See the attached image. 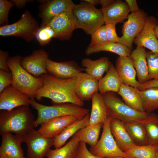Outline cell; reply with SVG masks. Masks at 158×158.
Here are the masks:
<instances>
[{
	"mask_svg": "<svg viewBox=\"0 0 158 158\" xmlns=\"http://www.w3.org/2000/svg\"><path fill=\"white\" fill-rule=\"evenodd\" d=\"M39 16L41 26L47 25L55 16L64 11H71L75 4L71 0L41 1Z\"/></svg>",
	"mask_w": 158,
	"mask_h": 158,
	"instance_id": "14",
	"label": "cell"
},
{
	"mask_svg": "<svg viewBox=\"0 0 158 158\" xmlns=\"http://www.w3.org/2000/svg\"><path fill=\"white\" fill-rule=\"evenodd\" d=\"M25 158H27L25 157Z\"/></svg>",
	"mask_w": 158,
	"mask_h": 158,
	"instance_id": "54",
	"label": "cell"
},
{
	"mask_svg": "<svg viewBox=\"0 0 158 158\" xmlns=\"http://www.w3.org/2000/svg\"><path fill=\"white\" fill-rule=\"evenodd\" d=\"M157 16H158V13H157Z\"/></svg>",
	"mask_w": 158,
	"mask_h": 158,
	"instance_id": "53",
	"label": "cell"
},
{
	"mask_svg": "<svg viewBox=\"0 0 158 158\" xmlns=\"http://www.w3.org/2000/svg\"><path fill=\"white\" fill-rule=\"evenodd\" d=\"M77 120L71 116L54 118L42 123L38 130L44 136L53 139L61 133L68 126Z\"/></svg>",
	"mask_w": 158,
	"mask_h": 158,
	"instance_id": "20",
	"label": "cell"
},
{
	"mask_svg": "<svg viewBox=\"0 0 158 158\" xmlns=\"http://www.w3.org/2000/svg\"><path fill=\"white\" fill-rule=\"evenodd\" d=\"M56 34L55 38L61 40L71 37L76 28L72 11L62 12L54 17L47 24Z\"/></svg>",
	"mask_w": 158,
	"mask_h": 158,
	"instance_id": "12",
	"label": "cell"
},
{
	"mask_svg": "<svg viewBox=\"0 0 158 158\" xmlns=\"http://www.w3.org/2000/svg\"><path fill=\"white\" fill-rule=\"evenodd\" d=\"M55 33L50 26L48 25L41 26L35 35V38L41 46L48 44L52 38L56 37Z\"/></svg>",
	"mask_w": 158,
	"mask_h": 158,
	"instance_id": "36",
	"label": "cell"
},
{
	"mask_svg": "<svg viewBox=\"0 0 158 158\" xmlns=\"http://www.w3.org/2000/svg\"><path fill=\"white\" fill-rule=\"evenodd\" d=\"M148 16L143 11L131 13L122 26V35L119 37L117 42L132 49V44L142 30Z\"/></svg>",
	"mask_w": 158,
	"mask_h": 158,
	"instance_id": "9",
	"label": "cell"
},
{
	"mask_svg": "<svg viewBox=\"0 0 158 158\" xmlns=\"http://www.w3.org/2000/svg\"></svg>",
	"mask_w": 158,
	"mask_h": 158,
	"instance_id": "55",
	"label": "cell"
},
{
	"mask_svg": "<svg viewBox=\"0 0 158 158\" xmlns=\"http://www.w3.org/2000/svg\"><path fill=\"white\" fill-rule=\"evenodd\" d=\"M111 63L109 58L103 57L96 60L84 58L81 64L84 71L88 75L98 80L103 77L104 73L109 70Z\"/></svg>",
	"mask_w": 158,
	"mask_h": 158,
	"instance_id": "24",
	"label": "cell"
},
{
	"mask_svg": "<svg viewBox=\"0 0 158 158\" xmlns=\"http://www.w3.org/2000/svg\"><path fill=\"white\" fill-rule=\"evenodd\" d=\"M101 51L111 52L119 56H130L131 50L126 46L118 42H107L99 45L91 46L89 45L85 50V54L89 55Z\"/></svg>",
	"mask_w": 158,
	"mask_h": 158,
	"instance_id": "30",
	"label": "cell"
},
{
	"mask_svg": "<svg viewBox=\"0 0 158 158\" xmlns=\"http://www.w3.org/2000/svg\"><path fill=\"white\" fill-rule=\"evenodd\" d=\"M80 141L75 134L65 145L54 150L49 149L45 157L47 158H74L78 152Z\"/></svg>",
	"mask_w": 158,
	"mask_h": 158,
	"instance_id": "28",
	"label": "cell"
},
{
	"mask_svg": "<svg viewBox=\"0 0 158 158\" xmlns=\"http://www.w3.org/2000/svg\"><path fill=\"white\" fill-rule=\"evenodd\" d=\"M105 24H116L127 19L130 12L125 1L117 0L109 6L102 8Z\"/></svg>",
	"mask_w": 158,
	"mask_h": 158,
	"instance_id": "21",
	"label": "cell"
},
{
	"mask_svg": "<svg viewBox=\"0 0 158 158\" xmlns=\"http://www.w3.org/2000/svg\"><path fill=\"white\" fill-rule=\"evenodd\" d=\"M115 68L123 83L138 89L140 83L136 79L137 73L130 56H119Z\"/></svg>",
	"mask_w": 158,
	"mask_h": 158,
	"instance_id": "19",
	"label": "cell"
},
{
	"mask_svg": "<svg viewBox=\"0 0 158 158\" xmlns=\"http://www.w3.org/2000/svg\"><path fill=\"white\" fill-rule=\"evenodd\" d=\"M109 116L124 123L140 122L143 123L149 114L142 112L129 107L117 95L116 93L109 92L102 95Z\"/></svg>",
	"mask_w": 158,
	"mask_h": 158,
	"instance_id": "6",
	"label": "cell"
},
{
	"mask_svg": "<svg viewBox=\"0 0 158 158\" xmlns=\"http://www.w3.org/2000/svg\"><path fill=\"white\" fill-rule=\"evenodd\" d=\"M39 28L37 20L28 11L26 10L17 21L1 26L0 35L4 37H19L29 42L35 38Z\"/></svg>",
	"mask_w": 158,
	"mask_h": 158,
	"instance_id": "7",
	"label": "cell"
},
{
	"mask_svg": "<svg viewBox=\"0 0 158 158\" xmlns=\"http://www.w3.org/2000/svg\"><path fill=\"white\" fill-rule=\"evenodd\" d=\"M118 93L127 105L139 111L145 112L136 88L122 83Z\"/></svg>",
	"mask_w": 158,
	"mask_h": 158,
	"instance_id": "29",
	"label": "cell"
},
{
	"mask_svg": "<svg viewBox=\"0 0 158 158\" xmlns=\"http://www.w3.org/2000/svg\"><path fill=\"white\" fill-rule=\"evenodd\" d=\"M30 105L37 111V117L35 121L36 126L50 119L60 116H71L78 120L83 118L89 113L88 109L71 103L54 104L47 106L30 99Z\"/></svg>",
	"mask_w": 158,
	"mask_h": 158,
	"instance_id": "4",
	"label": "cell"
},
{
	"mask_svg": "<svg viewBox=\"0 0 158 158\" xmlns=\"http://www.w3.org/2000/svg\"><path fill=\"white\" fill-rule=\"evenodd\" d=\"M28 96L9 86L0 93V109L10 111L16 107L30 105Z\"/></svg>",
	"mask_w": 158,
	"mask_h": 158,
	"instance_id": "18",
	"label": "cell"
},
{
	"mask_svg": "<svg viewBox=\"0 0 158 158\" xmlns=\"http://www.w3.org/2000/svg\"><path fill=\"white\" fill-rule=\"evenodd\" d=\"M35 121L29 105L20 106L10 111L1 110L0 134L9 132L23 136L37 127Z\"/></svg>",
	"mask_w": 158,
	"mask_h": 158,
	"instance_id": "2",
	"label": "cell"
},
{
	"mask_svg": "<svg viewBox=\"0 0 158 158\" xmlns=\"http://www.w3.org/2000/svg\"><path fill=\"white\" fill-rule=\"evenodd\" d=\"M143 124L149 144L155 145L158 142V115L154 113H149Z\"/></svg>",
	"mask_w": 158,
	"mask_h": 158,
	"instance_id": "35",
	"label": "cell"
},
{
	"mask_svg": "<svg viewBox=\"0 0 158 158\" xmlns=\"http://www.w3.org/2000/svg\"><path fill=\"white\" fill-rule=\"evenodd\" d=\"M122 83L115 67L111 63L105 75L98 81V92L101 95L109 92L118 93Z\"/></svg>",
	"mask_w": 158,
	"mask_h": 158,
	"instance_id": "25",
	"label": "cell"
},
{
	"mask_svg": "<svg viewBox=\"0 0 158 158\" xmlns=\"http://www.w3.org/2000/svg\"><path fill=\"white\" fill-rule=\"evenodd\" d=\"M123 152L130 158H156L157 150L155 145H135Z\"/></svg>",
	"mask_w": 158,
	"mask_h": 158,
	"instance_id": "34",
	"label": "cell"
},
{
	"mask_svg": "<svg viewBox=\"0 0 158 158\" xmlns=\"http://www.w3.org/2000/svg\"><path fill=\"white\" fill-rule=\"evenodd\" d=\"M116 1L114 0H99V4L102 8H105L112 4Z\"/></svg>",
	"mask_w": 158,
	"mask_h": 158,
	"instance_id": "47",
	"label": "cell"
},
{
	"mask_svg": "<svg viewBox=\"0 0 158 158\" xmlns=\"http://www.w3.org/2000/svg\"><path fill=\"white\" fill-rule=\"evenodd\" d=\"M156 158H158V151H157Z\"/></svg>",
	"mask_w": 158,
	"mask_h": 158,
	"instance_id": "52",
	"label": "cell"
},
{
	"mask_svg": "<svg viewBox=\"0 0 158 158\" xmlns=\"http://www.w3.org/2000/svg\"><path fill=\"white\" fill-rule=\"evenodd\" d=\"M22 57L17 55L9 57L8 64L13 76L11 86L34 99L37 91L43 85L39 78L35 77L28 73L22 66Z\"/></svg>",
	"mask_w": 158,
	"mask_h": 158,
	"instance_id": "3",
	"label": "cell"
},
{
	"mask_svg": "<svg viewBox=\"0 0 158 158\" xmlns=\"http://www.w3.org/2000/svg\"><path fill=\"white\" fill-rule=\"evenodd\" d=\"M110 127L117 145L122 151H124L132 146L137 145L130 137L123 121L112 118L110 122Z\"/></svg>",
	"mask_w": 158,
	"mask_h": 158,
	"instance_id": "22",
	"label": "cell"
},
{
	"mask_svg": "<svg viewBox=\"0 0 158 158\" xmlns=\"http://www.w3.org/2000/svg\"><path fill=\"white\" fill-rule=\"evenodd\" d=\"M74 158H102L92 154L87 149L86 143L80 142L78 152Z\"/></svg>",
	"mask_w": 158,
	"mask_h": 158,
	"instance_id": "42",
	"label": "cell"
},
{
	"mask_svg": "<svg viewBox=\"0 0 158 158\" xmlns=\"http://www.w3.org/2000/svg\"><path fill=\"white\" fill-rule=\"evenodd\" d=\"M13 81L11 72L0 69V93L6 87L12 85Z\"/></svg>",
	"mask_w": 158,
	"mask_h": 158,
	"instance_id": "40",
	"label": "cell"
},
{
	"mask_svg": "<svg viewBox=\"0 0 158 158\" xmlns=\"http://www.w3.org/2000/svg\"><path fill=\"white\" fill-rule=\"evenodd\" d=\"M0 158H25L21 144L23 142L22 136L8 132L1 135Z\"/></svg>",
	"mask_w": 158,
	"mask_h": 158,
	"instance_id": "17",
	"label": "cell"
},
{
	"mask_svg": "<svg viewBox=\"0 0 158 158\" xmlns=\"http://www.w3.org/2000/svg\"><path fill=\"white\" fill-rule=\"evenodd\" d=\"M68 80L72 90L83 102L91 100L94 94L98 92V80L86 73H79Z\"/></svg>",
	"mask_w": 158,
	"mask_h": 158,
	"instance_id": "11",
	"label": "cell"
},
{
	"mask_svg": "<svg viewBox=\"0 0 158 158\" xmlns=\"http://www.w3.org/2000/svg\"><path fill=\"white\" fill-rule=\"evenodd\" d=\"M9 57L8 52L2 50H0V69L8 72L10 71L8 64Z\"/></svg>",
	"mask_w": 158,
	"mask_h": 158,
	"instance_id": "43",
	"label": "cell"
},
{
	"mask_svg": "<svg viewBox=\"0 0 158 158\" xmlns=\"http://www.w3.org/2000/svg\"><path fill=\"white\" fill-rule=\"evenodd\" d=\"M83 1L94 6L99 4V0H84Z\"/></svg>",
	"mask_w": 158,
	"mask_h": 158,
	"instance_id": "48",
	"label": "cell"
},
{
	"mask_svg": "<svg viewBox=\"0 0 158 158\" xmlns=\"http://www.w3.org/2000/svg\"><path fill=\"white\" fill-rule=\"evenodd\" d=\"M152 87H158V80H151L142 83H140L138 90H142Z\"/></svg>",
	"mask_w": 158,
	"mask_h": 158,
	"instance_id": "44",
	"label": "cell"
},
{
	"mask_svg": "<svg viewBox=\"0 0 158 158\" xmlns=\"http://www.w3.org/2000/svg\"><path fill=\"white\" fill-rule=\"evenodd\" d=\"M158 24V20L155 17H148L142 30L134 40V42L137 47L146 48L153 52L158 53V40L154 31Z\"/></svg>",
	"mask_w": 158,
	"mask_h": 158,
	"instance_id": "16",
	"label": "cell"
},
{
	"mask_svg": "<svg viewBox=\"0 0 158 158\" xmlns=\"http://www.w3.org/2000/svg\"><path fill=\"white\" fill-rule=\"evenodd\" d=\"M154 32L157 38L158 39V24L155 28Z\"/></svg>",
	"mask_w": 158,
	"mask_h": 158,
	"instance_id": "49",
	"label": "cell"
},
{
	"mask_svg": "<svg viewBox=\"0 0 158 158\" xmlns=\"http://www.w3.org/2000/svg\"><path fill=\"white\" fill-rule=\"evenodd\" d=\"M22 136L27 146L28 158H43L53 146V138L44 136L34 129Z\"/></svg>",
	"mask_w": 158,
	"mask_h": 158,
	"instance_id": "10",
	"label": "cell"
},
{
	"mask_svg": "<svg viewBox=\"0 0 158 158\" xmlns=\"http://www.w3.org/2000/svg\"><path fill=\"white\" fill-rule=\"evenodd\" d=\"M146 53L144 48L137 47L130 54L138 81L140 84L149 80Z\"/></svg>",
	"mask_w": 158,
	"mask_h": 158,
	"instance_id": "26",
	"label": "cell"
},
{
	"mask_svg": "<svg viewBox=\"0 0 158 158\" xmlns=\"http://www.w3.org/2000/svg\"><path fill=\"white\" fill-rule=\"evenodd\" d=\"M131 13L139 11V9L136 0H126Z\"/></svg>",
	"mask_w": 158,
	"mask_h": 158,
	"instance_id": "45",
	"label": "cell"
},
{
	"mask_svg": "<svg viewBox=\"0 0 158 158\" xmlns=\"http://www.w3.org/2000/svg\"><path fill=\"white\" fill-rule=\"evenodd\" d=\"M18 8H21L24 7L28 2L31 1L28 0H11Z\"/></svg>",
	"mask_w": 158,
	"mask_h": 158,
	"instance_id": "46",
	"label": "cell"
},
{
	"mask_svg": "<svg viewBox=\"0 0 158 158\" xmlns=\"http://www.w3.org/2000/svg\"><path fill=\"white\" fill-rule=\"evenodd\" d=\"M14 5L11 1L0 0V25H7L8 23V14L11 9Z\"/></svg>",
	"mask_w": 158,
	"mask_h": 158,
	"instance_id": "39",
	"label": "cell"
},
{
	"mask_svg": "<svg viewBox=\"0 0 158 158\" xmlns=\"http://www.w3.org/2000/svg\"><path fill=\"white\" fill-rule=\"evenodd\" d=\"M116 24L112 23L105 24L106 33L108 41L111 42H117L118 37L116 30Z\"/></svg>",
	"mask_w": 158,
	"mask_h": 158,
	"instance_id": "41",
	"label": "cell"
},
{
	"mask_svg": "<svg viewBox=\"0 0 158 158\" xmlns=\"http://www.w3.org/2000/svg\"><path fill=\"white\" fill-rule=\"evenodd\" d=\"M125 128L132 139L138 145L149 144L145 129L142 123L138 122L124 123Z\"/></svg>",
	"mask_w": 158,
	"mask_h": 158,
	"instance_id": "32",
	"label": "cell"
},
{
	"mask_svg": "<svg viewBox=\"0 0 158 158\" xmlns=\"http://www.w3.org/2000/svg\"><path fill=\"white\" fill-rule=\"evenodd\" d=\"M90 114L83 118L77 120L68 126L59 135L53 138V146L55 149L63 146L68 139L74 135L79 130L89 124Z\"/></svg>",
	"mask_w": 158,
	"mask_h": 158,
	"instance_id": "27",
	"label": "cell"
},
{
	"mask_svg": "<svg viewBox=\"0 0 158 158\" xmlns=\"http://www.w3.org/2000/svg\"><path fill=\"white\" fill-rule=\"evenodd\" d=\"M112 158H124V157H113Z\"/></svg>",
	"mask_w": 158,
	"mask_h": 158,
	"instance_id": "51",
	"label": "cell"
},
{
	"mask_svg": "<svg viewBox=\"0 0 158 158\" xmlns=\"http://www.w3.org/2000/svg\"><path fill=\"white\" fill-rule=\"evenodd\" d=\"M112 118L108 116L103 124L100 140L95 146L90 147L89 151L94 155L102 158L118 157L130 158L120 148L111 133L110 123Z\"/></svg>",
	"mask_w": 158,
	"mask_h": 158,
	"instance_id": "8",
	"label": "cell"
},
{
	"mask_svg": "<svg viewBox=\"0 0 158 158\" xmlns=\"http://www.w3.org/2000/svg\"><path fill=\"white\" fill-rule=\"evenodd\" d=\"M46 68L48 74L62 80L73 78L84 71V68L74 60L57 62L49 59L47 61Z\"/></svg>",
	"mask_w": 158,
	"mask_h": 158,
	"instance_id": "15",
	"label": "cell"
},
{
	"mask_svg": "<svg viewBox=\"0 0 158 158\" xmlns=\"http://www.w3.org/2000/svg\"><path fill=\"white\" fill-rule=\"evenodd\" d=\"M136 90L142 100L145 112L150 113L158 109V87Z\"/></svg>",
	"mask_w": 158,
	"mask_h": 158,
	"instance_id": "31",
	"label": "cell"
},
{
	"mask_svg": "<svg viewBox=\"0 0 158 158\" xmlns=\"http://www.w3.org/2000/svg\"><path fill=\"white\" fill-rule=\"evenodd\" d=\"M156 150H157V151H158V142H157V143L155 145Z\"/></svg>",
	"mask_w": 158,
	"mask_h": 158,
	"instance_id": "50",
	"label": "cell"
},
{
	"mask_svg": "<svg viewBox=\"0 0 158 158\" xmlns=\"http://www.w3.org/2000/svg\"><path fill=\"white\" fill-rule=\"evenodd\" d=\"M91 39L89 46H94L108 42L105 25L99 27L91 35Z\"/></svg>",
	"mask_w": 158,
	"mask_h": 158,
	"instance_id": "38",
	"label": "cell"
},
{
	"mask_svg": "<svg viewBox=\"0 0 158 158\" xmlns=\"http://www.w3.org/2000/svg\"><path fill=\"white\" fill-rule=\"evenodd\" d=\"M146 54L149 80H158V53L150 51Z\"/></svg>",
	"mask_w": 158,
	"mask_h": 158,
	"instance_id": "37",
	"label": "cell"
},
{
	"mask_svg": "<svg viewBox=\"0 0 158 158\" xmlns=\"http://www.w3.org/2000/svg\"><path fill=\"white\" fill-rule=\"evenodd\" d=\"M72 13L76 29H82L88 34L91 35L105 24L101 9L83 0L75 4Z\"/></svg>",
	"mask_w": 158,
	"mask_h": 158,
	"instance_id": "5",
	"label": "cell"
},
{
	"mask_svg": "<svg viewBox=\"0 0 158 158\" xmlns=\"http://www.w3.org/2000/svg\"><path fill=\"white\" fill-rule=\"evenodd\" d=\"M48 53L43 49L34 51L29 56L21 58L23 67L34 77L39 78L43 74H48L46 63L49 59Z\"/></svg>",
	"mask_w": 158,
	"mask_h": 158,
	"instance_id": "13",
	"label": "cell"
},
{
	"mask_svg": "<svg viewBox=\"0 0 158 158\" xmlns=\"http://www.w3.org/2000/svg\"><path fill=\"white\" fill-rule=\"evenodd\" d=\"M43 86L37 92L35 98L40 100L42 97L50 99L54 104L71 103L83 107L84 102L80 100L72 90L68 79L62 80L48 74L40 77Z\"/></svg>",
	"mask_w": 158,
	"mask_h": 158,
	"instance_id": "1",
	"label": "cell"
},
{
	"mask_svg": "<svg viewBox=\"0 0 158 158\" xmlns=\"http://www.w3.org/2000/svg\"><path fill=\"white\" fill-rule=\"evenodd\" d=\"M92 107L88 125H103L108 116L107 108L102 95L95 93L91 99Z\"/></svg>",
	"mask_w": 158,
	"mask_h": 158,
	"instance_id": "23",
	"label": "cell"
},
{
	"mask_svg": "<svg viewBox=\"0 0 158 158\" xmlns=\"http://www.w3.org/2000/svg\"><path fill=\"white\" fill-rule=\"evenodd\" d=\"M103 125L102 124L87 125L79 130L75 134L78 138L80 142L88 144L90 147H93L98 141L101 130Z\"/></svg>",
	"mask_w": 158,
	"mask_h": 158,
	"instance_id": "33",
	"label": "cell"
}]
</instances>
